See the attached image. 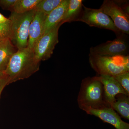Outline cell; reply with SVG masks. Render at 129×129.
<instances>
[{"label":"cell","instance_id":"5","mask_svg":"<svg viewBox=\"0 0 129 129\" xmlns=\"http://www.w3.org/2000/svg\"><path fill=\"white\" fill-rule=\"evenodd\" d=\"M83 8L76 21L83 22L90 27L112 30L117 36L123 34L116 28L111 19L101 9H92L84 6Z\"/></svg>","mask_w":129,"mask_h":129},{"label":"cell","instance_id":"9","mask_svg":"<svg viewBox=\"0 0 129 129\" xmlns=\"http://www.w3.org/2000/svg\"><path fill=\"white\" fill-rule=\"evenodd\" d=\"M84 111L88 114L94 115L105 123L110 124L116 129H129V124L121 119L117 113L112 108L106 107L103 108H88Z\"/></svg>","mask_w":129,"mask_h":129},{"label":"cell","instance_id":"6","mask_svg":"<svg viewBox=\"0 0 129 129\" xmlns=\"http://www.w3.org/2000/svg\"><path fill=\"white\" fill-rule=\"evenodd\" d=\"M61 25L59 24L44 33L36 42L33 50L38 61L48 60L53 54L55 47L59 42L58 30Z\"/></svg>","mask_w":129,"mask_h":129},{"label":"cell","instance_id":"15","mask_svg":"<svg viewBox=\"0 0 129 129\" xmlns=\"http://www.w3.org/2000/svg\"><path fill=\"white\" fill-rule=\"evenodd\" d=\"M125 119H129V96L120 94L116 97L111 107Z\"/></svg>","mask_w":129,"mask_h":129},{"label":"cell","instance_id":"21","mask_svg":"<svg viewBox=\"0 0 129 129\" xmlns=\"http://www.w3.org/2000/svg\"><path fill=\"white\" fill-rule=\"evenodd\" d=\"M8 85H9L8 80L5 75L3 78L0 81V98L3 89L6 86Z\"/></svg>","mask_w":129,"mask_h":129},{"label":"cell","instance_id":"18","mask_svg":"<svg viewBox=\"0 0 129 129\" xmlns=\"http://www.w3.org/2000/svg\"><path fill=\"white\" fill-rule=\"evenodd\" d=\"M11 24L9 19L6 22L0 23V40H11Z\"/></svg>","mask_w":129,"mask_h":129},{"label":"cell","instance_id":"8","mask_svg":"<svg viewBox=\"0 0 129 129\" xmlns=\"http://www.w3.org/2000/svg\"><path fill=\"white\" fill-rule=\"evenodd\" d=\"M124 36V34H122L113 40L91 47L89 55L109 57L128 55V42Z\"/></svg>","mask_w":129,"mask_h":129},{"label":"cell","instance_id":"20","mask_svg":"<svg viewBox=\"0 0 129 129\" xmlns=\"http://www.w3.org/2000/svg\"><path fill=\"white\" fill-rule=\"evenodd\" d=\"M16 0H0V6L3 9L13 12V9Z\"/></svg>","mask_w":129,"mask_h":129},{"label":"cell","instance_id":"22","mask_svg":"<svg viewBox=\"0 0 129 129\" xmlns=\"http://www.w3.org/2000/svg\"><path fill=\"white\" fill-rule=\"evenodd\" d=\"M8 21V18H7L3 15L0 13V23H4Z\"/></svg>","mask_w":129,"mask_h":129},{"label":"cell","instance_id":"24","mask_svg":"<svg viewBox=\"0 0 129 129\" xmlns=\"http://www.w3.org/2000/svg\"><path fill=\"white\" fill-rule=\"evenodd\" d=\"M3 40H0V42H2V41H3Z\"/></svg>","mask_w":129,"mask_h":129},{"label":"cell","instance_id":"7","mask_svg":"<svg viewBox=\"0 0 129 129\" xmlns=\"http://www.w3.org/2000/svg\"><path fill=\"white\" fill-rule=\"evenodd\" d=\"M99 9L111 19L119 31L124 34H129V17L127 9L116 1L111 0L104 1Z\"/></svg>","mask_w":129,"mask_h":129},{"label":"cell","instance_id":"14","mask_svg":"<svg viewBox=\"0 0 129 129\" xmlns=\"http://www.w3.org/2000/svg\"><path fill=\"white\" fill-rule=\"evenodd\" d=\"M83 6L81 0H69L68 6L60 24L62 25L65 23L76 21L82 12Z\"/></svg>","mask_w":129,"mask_h":129},{"label":"cell","instance_id":"17","mask_svg":"<svg viewBox=\"0 0 129 129\" xmlns=\"http://www.w3.org/2000/svg\"><path fill=\"white\" fill-rule=\"evenodd\" d=\"M63 0H41L35 10L40 11L46 15L50 14L62 2Z\"/></svg>","mask_w":129,"mask_h":129},{"label":"cell","instance_id":"16","mask_svg":"<svg viewBox=\"0 0 129 129\" xmlns=\"http://www.w3.org/2000/svg\"><path fill=\"white\" fill-rule=\"evenodd\" d=\"M41 0H16L13 12L22 13L34 10Z\"/></svg>","mask_w":129,"mask_h":129},{"label":"cell","instance_id":"1","mask_svg":"<svg viewBox=\"0 0 129 129\" xmlns=\"http://www.w3.org/2000/svg\"><path fill=\"white\" fill-rule=\"evenodd\" d=\"M40 62L34 50L28 47L18 49L9 60L4 75L9 84L27 79L39 70Z\"/></svg>","mask_w":129,"mask_h":129},{"label":"cell","instance_id":"12","mask_svg":"<svg viewBox=\"0 0 129 129\" xmlns=\"http://www.w3.org/2000/svg\"><path fill=\"white\" fill-rule=\"evenodd\" d=\"M69 2V0H63L47 15L45 21L43 34L60 24L67 11Z\"/></svg>","mask_w":129,"mask_h":129},{"label":"cell","instance_id":"2","mask_svg":"<svg viewBox=\"0 0 129 129\" xmlns=\"http://www.w3.org/2000/svg\"><path fill=\"white\" fill-rule=\"evenodd\" d=\"M78 103L83 111L88 108L98 109L110 107L104 99L103 85L96 76L88 77L82 80Z\"/></svg>","mask_w":129,"mask_h":129},{"label":"cell","instance_id":"10","mask_svg":"<svg viewBox=\"0 0 129 129\" xmlns=\"http://www.w3.org/2000/svg\"><path fill=\"white\" fill-rule=\"evenodd\" d=\"M96 77L103 85L104 99L111 107L115 102L117 95L123 94L129 96L113 76L99 75Z\"/></svg>","mask_w":129,"mask_h":129},{"label":"cell","instance_id":"19","mask_svg":"<svg viewBox=\"0 0 129 129\" xmlns=\"http://www.w3.org/2000/svg\"><path fill=\"white\" fill-rule=\"evenodd\" d=\"M129 95V72L113 76Z\"/></svg>","mask_w":129,"mask_h":129},{"label":"cell","instance_id":"13","mask_svg":"<svg viewBox=\"0 0 129 129\" xmlns=\"http://www.w3.org/2000/svg\"><path fill=\"white\" fill-rule=\"evenodd\" d=\"M16 52L15 47L10 39L0 42V71L4 73L11 57Z\"/></svg>","mask_w":129,"mask_h":129},{"label":"cell","instance_id":"11","mask_svg":"<svg viewBox=\"0 0 129 129\" xmlns=\"http://www.w3.org/2000/svg\"><path fill=\"white\" fill-rule=\"evenodd\" d=\"M47 15L41 11H36L29 29L27 47L34 49L36 42L43 34L45 21Z\"/></svg>","mask_w":129,"mask_h":129},{"label":"cell","instance_id":"4","mask_svg":"<svg viewBox=\"0 0 129 129\" xmlns=\"http://www.w3.org/2000/svg\"><path fill=\"white\" fill-rule=\"evenodd\" d=\"M35 13V9L22 13L12 12L8 18L11 24V40L18 49L28 46L29 26Z\"/></svg>","mask_w":129,"mask_h":129},{"label":"cell","instance_id":"3","mask_svg":"<svg viewBox=\"0 0 129 129\" xmlns=\"http://www.w3.org/2000/svg\"><path fill=\"white\" fill-rule=\"evenodd\" d=\"M91 66L99 75L114 76L129 72V56H102L89 55Z\"/></svg>","mask_w":129,"mask_h":129},{"label":"cell","instance_id":"23","mask_svg":"<svg viewBox=\"0 0 129 129\" xmlns=\"http://www.w3.org/2000/svg\"><path fill=\"white\" fill-rule=\"evenodd\" d=\"M4 74L3 72H1V71H0V81L3 78V77H4Z\"/></svg>","mask_w":129,"mask_h":129}]
</instances>
